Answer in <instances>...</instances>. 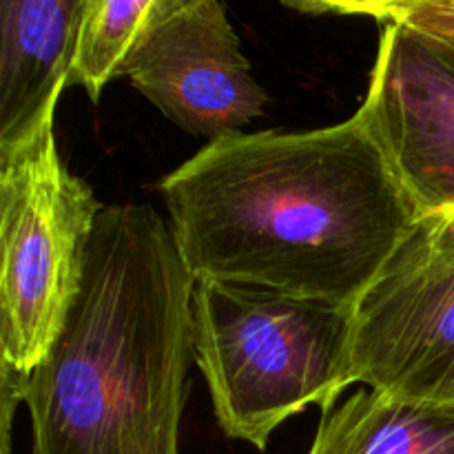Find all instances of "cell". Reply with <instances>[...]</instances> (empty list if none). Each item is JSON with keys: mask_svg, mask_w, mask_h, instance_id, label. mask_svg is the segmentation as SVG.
Segmentation results:
<instances>
[{"mask_svg": "<svg viewBox=\"0 0 454 454\" xmlns=\"http://www.w3.org/2000/svg\"><path fill=\"white\" fill-rule=\"evenodd\" d=\"M195 279L355 309L426 215L362 111L208 142L160 182Z\"/></svg>", "mask_w": 454, "mask_h": 454, "instance_id": "1", "label": "cell"}, {"mask_svg": "<svg viewBox=\"0 0 454 454\" xmlns=\"http://www.w3.org/2000/svg\"><path fill=\"white\" fill-rule=\"evenodd\" d=\"M195 278L149 204L98 215L82 288L22 381L31 454H180Z\"/></svg>", "mask_w": 454, "mask_h": 454, "instance_id": "2", "label": "cell"}, {"mask_svg": "<svg viewBox=\"0 0 454 454\" xmlns=\"http://www.w3.org/2000/svg\"><path fill=\"white\" fill-rule=\"evenodd\" d=\"M195 364L229 439L266 450L275 430L353 381V309L195 279Z\"/></svg>", "mask_w": 454, "mask_h": 454, "instance_id": "3", "label": "cell"}, {"mask_svg": "<svg viewBox=\"0 0 454 454\" xmlns=\"http://www.w3.org/2000/svg\"><path fill=\"white\" fill-rule=\"evenodd\" d=\"M53 124L0 151V366L25 377L65 326L105 208L62 162Z\"/></svg>", "mask_w": 454, "mask_h": 454, "instance_id": "4", "label": "cell"}, {"mask_svg": "<svg viewBox=\"0 0 454 454\" xmlns=\"http://www.w3.org/2000/svg\"><path fill=\"white\" fill-rule=\"evenodd\" d=\"M353 381L454 403V208L426 213L353 309Z\"/></svg>", "mask_w": 454, "mask_h": 454, "instance_id": "5", "label": "cell"}, {"mask_svg": "<svg viewBox=\"0 0 454 454\" xmlns=\"http://www.w3.org/2000/svg\"><path fill=\"white\" fill-rule=\"evenodd\" d=\"M124 75L182 131L211 142L242 133L269 102L217 0H160Z\"/></svg>", "mask_w": 454, "mask_h": 454, "instance_id": "6", "label": "cell"}, {"mask_svg": "<svg viewBox=\"0 0 454 454\" xmlns=\"http://www.w3.org/2000/svg\"><path fill=\"white\" fill-rule=\"evenodd\" d=\"M380 25L359 111L421 208H452L454 51L402 22Z\"/></svg>", "mask_w": 454, "mask_h": 454, "instance_id": "7", "label": "cell"}, {"mask_svg": "<svg viewBox=\"0 0 454 454\" xmlns=\"http://www.w3.org/2000/svg\"><path fill=\"white\" fill-rule=\"evenodd\" d=\"M84 0H4L0 4V151L56 114L69 87Z\"/></svg>", "mask_w": 454, "mask_h": 454, "instance_id": "8", "label": "cell"}, {"mask_svg": "<svg viewBox=\"0 0 454 454\" xmlns=\"http://www.w3.org/2000/svg\"><path fill=\"white\" fill-rule=\"evenodd\" d=\"M309 454H454V403L357 390L322 412Z\"/></svg>", "mask_w": 454, "mask_h": 454, "instance_id": "9", "label": "cell"}, {"mask_svg": "<svg viewBox=\"0 0 454 454\" xmlns=\"http://www.w3.org/2000/svg\"><path fill=\"white\" fill-rule=\"evenodd\" d=\"M158 7L160 0H84L69 84L100 102L106 84L124 75Z\"/></svg>", "mask_w": 454, "mask_h": 454, "instance_id": "10", "label": "cell"}, {"mask_svg": "<svg viewBox=\"0 0 454 454\" xmlns=\"http://www.w3.org/2000/svg\"><path fill=\"white\" fill-rule=\"evenodd\" d=\"M300 12L362 13L377 22L395 20L454 51V0H368V3H297Z\"/></svg>", "mask_w": 454, "mask_h": 454, "instance_id": "11", "label": "cell"}, {"mask_svg": "<svg viewBox=\"0 0 454 454\" xmlns=\"http://www.w3.org/2000/svg\"><path fill=\"white\" fill-rule=\"evenodd\" d=\"M452 208H454V207H452Z\"/></svg>", "mask_w": 454, "mask_h": 454, "instance_id": "12", "label": "cell"}]
</instances>
